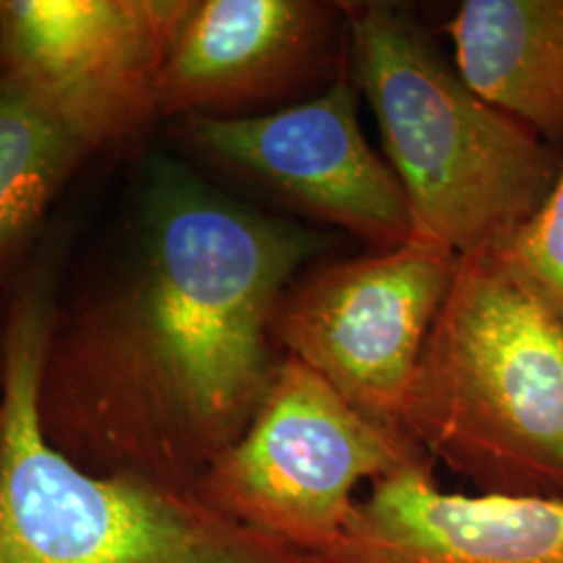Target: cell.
Listing matches in <instances>:
<instances>
[{"mask_svg": "<svg viewBox=\"0 0 563 563\" xmlns=\"http://www.w3.org/2000/svg\"><path fill=\"white\" fill-rule=\"evenodd\" d=\"M88 155L38 102L0 80V263L32 234Z\"/></svg>", "mask_w": 563, "mask_h": 563, "instance_id": "cell-12", "label": "cell"}, {"mask_svg": "<svg viewBox=\"0 0 563 563\" xmlns=\"http://www.w3.org/2000/svg\"><path fill=\"white\" fill-rule=\"evenodd\" d=\"M344 76L278 111L186 118L184 132L207 157L305 216L388 251L413 236L411 211L395 172L363 136L357 90Z\"/></svg>", "mask_w": 563, "mask_h": 563, "instance_id": "cell-8", "label": "cell"}, {"mask_svg": "<svg viewBox=\"0 0 563 563\" xmlns=\"http://www.w3.org/2000/svg\"><path fill=\"white\" fill-rule=\"evenodd\" d=\"M341 9L355 78L407 197L413 236L457 257L490 253L553 190L563 163L555 146L483 101L401 9Z\"/></svg>", "mask_w": 563, "mask_h": 563, "instance_id": "cell-3", "label": "cell"}, {"mask_svg": "<svg viewBox=\"0 0 563 563\" xmlns=\"http://www.w3.org/2000/svg\"><path fill=\"white\" fill-rule=\"evenodd\" d=\"M55 305L30 284L7 309L0 380V563H295L195 493L84 472L38 420Z\"/></svg>", "mask_w": 563, "mask_h": 563, "instance_id": "cell-4", "label": "cell"}, {"mask_svg": "<svg viewBox=\"0 0 563 563\" xmlns=\"http://www.w3.org/2000/svg\"><path fill=\"white\" fill-rule=\"evenodd\" d=\"M457 262L441 244L411 236L328 263L290 284L272 334L367 420L401 432L402 402Z\"/></svg>", "mask_w": 563, "mask_h": 563, "instance_id": "cell-7", "label": "cell"}, {"mask_svg": "<svg viewBox=\"0 0 563 563\" xmlns=\"http://www.w3.org/2000/svg\"><path fill=\"white\" fill-rule=\"evenodd\" d=\"M490 255L543 302L563 330V163L539 211Z\"/></svg>", "mask_w": 563, "mask_h": 563, "instance_id": "cell-13", "label": "cell"}, {"mask_svg": "<svg viewBox=\"0 0 563 563\" xmlns=\"http://www.w3.org/2000/svg\"><path fill=\"white\" fill-rule=\"evenodd\" d=\"M311 563H563V497L446 493L416 463L374 484Z\"/></svg>", "mask_w": 563, "mask_h": 563, "instance_id": "cell-9", "label": "cell"}, {"mask_svg": "<svg viewBox=\"0 0 563 563\" xmlns=\"http://www.w3.org/2000/svg\"><path fill=\"white\" fill-rule=\"evenodd\" d=\"M4 339H7V311H0V380L4 369Z\"/></svg>", "mask_w": 563, "mask_h": 563, "instance_id": "cell-14", "label": "cell"}, {"mask_svg": "<svg viewBox=\"0 0 563 563\" xmlns=\"http://www.w3.org/2000/svg\"><path fill=\"white\" fill-rule=\"evenodd\" d=\"M190 0H0V80L90 151L162 120V81Z\"/></svg>", "mask_w": 563, "mask_h": 563, "instance_id": "cell-6", "label": "cell"}, {"mask_svg": "<svg viewBox=\"0 0 563 563\" xmlns=\"http://www.w3.org/2000/svg\"><path fill=\"white\" fill-rule=\"evenodd\" d=\"M330 244L155 157L118 260L53 311L36 393L48 443L95 476L192 493L260 409L276 309Z\"/></svg>", "mask_w": 563, "mask_h": 563, "instance_id": "cell-1", "label": "cell"}, {"mask_svg": "<svg viewBox=\"0 0 563 563\" xmlns=\"http://www.w3.org/2000/svg\"><path fill=\"white\" fill-rule=\"evenodd\" d=\"M399 428L478 495L563 497V330L490 253L460 257Z\"/></svg>", "mask_w": 563, "mask_h": 563, "instance_id": "cell-2", "label": "cell"}, {"mask_svg": "<svg viewBox=\"0 0 563 563\" xmlns=\"http://www.w3.org/2000/svg\"><path fill=\"white\" fill-rule=\"evenodd\" d=\"M341 2L190 0L162 81L163 118H234L323 59Z\"/></svg>", "mask_w": 563, "mask_h": 563, "instance_id": "cell-10", "label": "cell"}, {"mask_svg": "<svg viewBox=\"0 0 563 563\" xmlns=\"http://www.w3.org/2000/svg\"><path fill=\"white\" fill-rule=\"evenodd\" d=\"M430 462L367 420L305 363L278 362L253 420L195 484V497L295 563L341 543L365 484Z\"/></svg>", "mask_w": 563, "mask_h": 563, "instance_id": "cell-5", "label": "cell"}, {"mask_svg": "<svg viewBox=\"0 0 563 563\" xmlns=\"http://www.w3.org/2000/svg\"><path fill=\"white\" fill-rule=\"evenodd\" d=\"M446 32L483 101L563 144V0H465Z\"/></svg>", "mask_w": 563, "mask_h": 563, "instance_id": "cell-11", "label": "cell"}]
</instances>
